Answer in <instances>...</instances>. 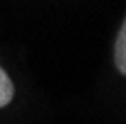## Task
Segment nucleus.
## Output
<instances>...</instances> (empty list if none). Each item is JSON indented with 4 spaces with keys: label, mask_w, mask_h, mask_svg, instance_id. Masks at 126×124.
Returning a JSON list of instances; mask_svg holds the SVG:
<instances>
[{
    "label": "nucleus",
    "mask_w": 126,
    "mask_h": 124,
    "mask_svg": "<svg viewBox=\"0 0 126 124\" xmlns=\"http://www.w3.org/2000/svg\"><path fill=\"white\" fill-rule=\"evenodd\" d=\"M12 95H15L12 80L7 78V73H5V71H2V66H0V107H5V105L12 100Z\"/></svg>",
    "instance_id": "f03ea898"
},
{
    "label": "nucleus",
    "mask_w": 126,
    "mask_h": 124,
    "mask_svg": "<svg viewBox=\"0 0 126 124\" xmlns=\"http://www.w3.org/2000/svg\"><path fill=\"white\" fill-rule=\"evenodd\" d=\"M114 61H116V68L126 76V20L119 29V37H116V44H114Z\"/></svg>",
    "instance_id": "f257e3e1"
}]
</instances>
